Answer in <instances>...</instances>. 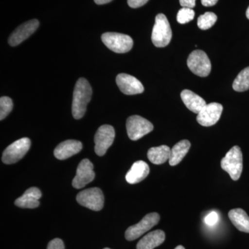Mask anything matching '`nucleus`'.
Here are the masks:
<instances>
[{"instance_id":"f257e3e1","label":"nucleus","mask_w":249,"mask_h":249,"mask_svg":"<svg viewBox=\"0 0 249 249\" xmlns=\"http://www.w3.org/2000/svg\"><path fill=\"white\" fill-rule=\"evenodd\" d=\"M91 95L92 89L89 82L84 78H79L75 86L72 102V114L75 119H80L85 115Z\"/></svg>"},{"instance_id":"f03ea898","label":"nucleus","mask_w":249,"mask_h":249,"mask_svg":"<svg viewBox=\"0 0 249 249\" xmlns=\"http://www.w3.org/2000/svg\"><path fill=\"white\" fill-rule=\"evenodd\" d=\"M221 167L234 181L240 178L243 170V157L240 147L235 145L227 152L221 160Z\"/></svg>"},{"instance_id":"7ed1b4c3","label":"nucleus","mask_w":249,"mask_h":249,"mask_svg":"<svg viewBox=\"0 0 249 249\" xmlns=\"http://www.w3.org/2000/svg\"><path fill=\"white\" fill-rule=\"evenodd\" d=\"M172 34L170 23L164 14H158L156 16L155 24L152 33V41L157 47H166L171 41Z\"/></svg>"},{"instance_id":"20e7f679","label":"nucleus","mask_w":249,"mask_h":249,"mask_svg":"<svg viewBox=\"0 0 249 249\" xmlns=\"http://www.w3.org/2000/svg\"><path fill=\"white\" fill-rule=\"evenodd\" d=\"M101 40L108 49L117 53H127L133 47L132 37L119 33H105L101 36Z\"/></svg>"},{"instance_id":"39448f33","label":"nucleus","mask_w":249,"mask_h":249,"mask_svg":"<svg viewBox=\"0 0 249 249\" xmlns=\"http://www.w3.org/2000/svg\"><path fill=\"white\" fill-rule=\"evenodd\" d=\"M126 129L129 138L132 141L142 139L154 129L153 124L142 116H129L126 122Z\"/></svg>"},{"instance_id":"423d86ee","label":"nucleus","mask_w":249,"mask_h":249,"mask_svg":"<svg viewBox=\"0 0 249 249\" xmlns=\"http://www.w3.org/2000/svg\"><path fill=\"white\" fill-rule=\"evenodd\" d=\"M31 147V140L27 137L19 139L9 145L2 155L3 163L13 164L22 160L29 151Z\"/></svg>"},{"instance_id":"0eeeda50","label":"nucleus","mask_w":249,"mask_h":249,"mask_svg":"<svg viewBox=\"0 0 249 249\" xmlns=\"http://www.w3.org/2000/svg\"><path fill=\"white\" fill-rule=\"evenodd\" d=\"M78 204L94 211H99L104 206V196L98 188H88L77 195Z\"/></svg>"},{"instance_id":"6e6552de","label":"nucleus","mask_w":249,"mask_h":249,"mask_svg":"<svg viewBox=\"0 0 249 249\" xmlns=\"http://www.w3.org/2000/svg\"><path fill=\"white\" fill-rule=\"evenodd\" d=\"M160 220V214L157 213L146 214L138 224L131 226L126 230L124 233L126 240L128 241L137 240L145 232L148 231L152 228L157 225Z\"/></svg>"},{"instance_id":"1a4fd4ad","label":"nucleus","mask_w":249,"mask_h":249,"mask_svg":"<svg viewBox=\"0 0 249 249\" xmlns=\"http://www.w3.org/2000/svg\"><path fill=\"white\" fill-rule=\"evenodd\" d=\"M187 64L190 70L197 76L206 77L211 73V61L203 51L196 50L192 52L188 57Z\"/></svg>"},{"instance_id":"9d476101","label":"nucleus","mask_w":249,"mask_h":249,"mask_svg":"<svg viewBox=\"0 0 249 249\" xmlns=\"http://www.w3.org/2000/svg\"><path fill=\"white\" fill-rule=\"evenodd\" d=\"M115 138V131L112 126L104 124L98 128L95 134V152L102 157L106 155Z\"/></svg>"},{"instance_id":"9b49d317","label":"nucleus","mask_w":249,"mask_h":249,"mask_svg":"<svg viewBox=\"0 0 249 249\" xmlns=\"http://www.w3.org/2000/svg\"><path fill=\"white\" fill-rule=\"evenodd\" d=\"M223 111V106L217 103L206 104L197 114L196 121L201 125L210 127L217 124L220 119Z\"/></svg>"},{"instance_id":"f8f14e48","label":"nucleus","mask_w":249,"mask_h":249,"mask_svg":"<svg viewBox=\"0 0 249 249\" xmlns=\"http://www.w3.org/2000/svg\"><path fill=\"white\" fill-rule=\"evenodd\" d=\"M95 178L93 165L89 160H82L77 168L76 175L72 185L76 189H80L91 182Z\"/></svg>"},{"instance_id":"ddd939ff","label":"nucleus","mask_w":249,"mask_h":249,"mask_svg":"<svg viewBox=\"0 0 249 249\" xmlns=\"http://www.w3.org/2000/svg\"><path fill=\"white\" fill-rule=\"evenodd\" d=\"M40 25V22L37 19H31L24 23L18 27L10 36L9 43L11 47H16L22 43L23 41L27 40L29 36L32 35Z\"/></svg>"},{"instance_id":"4468645a","label":"nucleus","mask_w":249,"mask_h":249,"mask_svg":"<svg viewBox=\"0 0 249 249\" xmlns=\"http://www.w3.org/2000/svg\"><path fill=\"white\" fill-rule=\"evenodd\" d=\"M116 84L124 94L135 95L144 91L142 83L135 77L127 73H120L116 78Z\"/></svg>"},{"instance_id":"2eb2a0df","label":"nucleus","mask_w":249,"mask_h":249,"mask_svg":"<svg viewBox=\"0 0 249 249\" xmlns=\"http://www.w3.org/2000/svg\"><path fill=\"white\" fill-rule=\"evenodd\" d=\"M83 144L76 140H67L60 142L54 150V156L59 160H65L81 151Z\"/></svg>"},{"instance_id":"dca6fc26","label":"nucleus","mask_w":249,"mask_h":249,"mask_svg":"<svg viewBox=\"0 0 249 249\" xmlns=\"http://www.w3.org/2000/svg\"><path fill=\"white\" fill-rule=\"evenodd\" d=\"M42 196V193L36 187L29 188L20 197L15 201V204L22 209H36L40 205L39 199Z\"/></svg>"},{"instance_id":"f3484780","label":"nucleus","mask_w":249,"mask_h":249,"mask_svg":"<svg viewBox=\"0 0 249 249\" xmlns=\"http://www.w3.org/2000/svg\"><path fill=\"white\" fill-rule=\"evenodd\" d=\"M150 173V168L147 163L143 160L135 162L130 170L127 172L125 179L130 184H135L142 181L147 178Z\"/></svg>"},{"instance_id":"a211bd4d","label":"nucleus","mask_w":249,"mask_h":249,"mask_svg":"<svg viewBox=\"0 0 249 249\" xmlns=\"http://www.w3.org/2000/svg\"><path fill=\"white\" fill-rule=\"evenodd\" d=\"M181 98L186 107L196 114H198L206 106L204 98L191 90H183L181 93Z\"/></svg>"},{"instance_id":"6ab92c4d","label":"nucleus","mask_w":249,"mask_h":249,"mask_svg":"<svg viewBox=\"0 0 249 249\" xmlns=\"http://www.w3.org/2000/svg\"><path fill=\"white\" fill-rule=\"evenodd\" d=\"M165 232L161 230H156L149 232L139 241L137 249H154L164 242Z\"/></svg>"},{"instance_id":"aec40b11","label":"nucleus","mask_w":249,"mask_h":249,"mask_svg":"<svg viewBox=\"0 0 249 249\" xmlns=\"http://www.w3.org/2000/svg\"><path fill=\"white\" fill-rule=\"evenodd\" d=\"M229 217L236 229L240 231L249 233V217L243 209L231 210L229 213Z\"/></svg>"},{"instance_id":"412c9836","label":"nucleus","mask_w":249,"mask_h":249,"mask_svg":"<svg viewBox=\"0 0 249 249\" xmlns=\"http://www.w3.org/2000/svg\"><path fill=\"white\" fill-rule=\"evenodd\" d=\"M171 149L167 145H160L150 148L147 152V158L151 163L160 165L169 160Z\"/></svg>"},{"instance_id":"4be33fe9","label":"nucleus","mask_w":249,"mask_h":249,"mask_svg":"<svg viewBox=\"0 0 249 249\" xmlns=\"http://www.w3.org/2000/svg\"><path fill=\"white\" fill-rule=\"evenodd\" d=\"M191 146V142L188 140H182L175 144L171 149L169 159L170 165L171 166L178 165L189 151Z\"/></svg>"},{"instance_id":"5701e85b","label":"nucleus","mask_w":249,"mask_h":249,"mask_svg":"<svg viewBox=\"0 0 249 249\" xmlns=\"http://www.w3.org/2000/svg\"><path fill=\"white\" fill-rule=\"evenodd\" d=\"M232 88L239 92L249 89V67L242 70L237 75L232 83Z\"/></svg>"},{"instance_id":"b1692460","label":"nucleus","mask_w":249,"mask_h":249,"mask_svg":"<svg viewBox=\"0 0 249 249\" xmlns=\"http://www.w3.org/2000/svg\"><path fill=\"white\" fill-rule=\"evenodd\" d=\"M217 17L214 13L207 12L198 18L197 25L202 30H207L215 24Z\"/></svg>"},{"instance_id":"393cba45","label":"nucleus","mask_w":249,"mask_h":249,"mask_svg":"<svg viewBox=\"0 0 249 249\" xmlns=\"http://www.w3.org/2000/svg\"><path fill=\"white\" fill-rule=\"evenodd\" d=\"M14 107L12 100L7 96L0 98V120L2 121L12 111Z\"/></svg>"},{"instance_id":"a878e982","label":"nucleus","mask_w":249,"mask_h":249,"mask_svg":"<svg viewBox=\"0 0 249 249\" xmlns=\"http://www.w3.org/2000/svg\"><path fill=\"white\" fill-rule=\"evenodd\" d=\"M195 11L190 8L183 7L178 11L177 19L180 24H186L194 19Z\"/></svg>"},{"instance_id":"bb28decb","label":"nucleus","mask_w":249,"mask_h":249,"mask_svg":"<svg viewBox=\"0 0 249 249\" xmlns=\"http://www.w3.org/2000/svg\"><path fill=\"white\" fill-rule=\"evenodd\" d=\"M218 220H219V216H218L217 213L214 212V211L210 213L204 219L205 223H206L207 225L210 226V227H213V226L215 225Z\"/></svg>"},{"instance_id":"cd10ccee","label":"nucleus","mask_w":249,"mask_h":249,"mask_svg":"<svg viewBox=\"0 0 249 249\" xmlns=\"http://www.w3.org/2000/svg\"><path fill=\"white\" fill-rule=\"evenodd\" d=\"M47 249H65V245L62 240L55 238L49 242Z\"/></svg>"},{"instance_id":"c85d7f7f","label":"nucleus","mask_w":249,"mask_h":249,"mask_svg":"<svg viewBox=\"0 0 249 249\" xmlns=\"http://www.w3.org/2000/svg\"><path fill=\"white\" fill-rule=\"evenodd\" d=\"M149 0H127V3L131 8L137 9L146 4Z\"/></svg>"},{"instance_id":"c756f323","label":"nucleus","mask_w":249,"mask_h":249,"mask_svg":"<svg viewBox=\"0 0 249 249\" xmlns=\"http://www.w3.org/2000/svg\"><path fill=\"white\" fill-rule=\"evenodd\" d=\"M179 3L182 7L193 9L196 6V0H179Z\"/></svg>"},{"instance_id":"7c9ffc66","label":"nucleus","mask_w":249,"mask_h":249,"mask_svg":"<svg viewBox=\"0 0 249 249\" xmlns=\"http://www.w3.org/2000/svg\"><path fill=\"white\" fill-rule=\"evenodd\" d=\"M218 0H201V4L204 6H213L217 4Z\"/></svg>"},{"instance_id":"2f4dec72","label":"nucleus","mask_w":249,"mask_h":249,"mask_svg":"<svg viewBox=\"0 0 249 249\" xmlns=\"http://www.w3.org/2000/svg\"><path fill=\"white\" fill-rule=\"evenodd\" d=\"M112 0H94L95 3L99 5L107 4V3L110 2Z\"/></svg>"},{"instance_id":"473e14b6","label":"nucleus","mask_w":249,"mask_h":249,"mask_svg":"<svg viewBox=\"0 0 249 249\" xmlns=\"http://www.w3.org/2000/svg\"><path fill=\"white\" fill-rule=\"evenodd\" d=\"M246 15H247V18L249 19V6L248 9L247 10V13H246Z\"/></svg>"},{"instance_id":"72a5a7b5","label":"nucleus","mask_w":249,"mask_h":249,"mask_svg":"<svg viewBox=\"0 0 249 249\" xmlns=\"http://www.w3.org/2000/svg\"><path fill=\"white\" fill-rule=\"evenodd\" d=\"M175 249H185V248L183 247V246L179 245L178 246V247H177Z\"/></svg>"},{"instance_id":"f704fd0d","label":"nucleus","mask_w":249,"mask_h":249,"mask_svg":"<svg viewBox=\"0 0 249 249\" xmlns=\"http://www.w3.org/2000/svg\"><path fill=\"white\" fill-rule=\"evenodd\" d=\"M109 249V248H105V249Z\"/></svg>"}]
</instances>
